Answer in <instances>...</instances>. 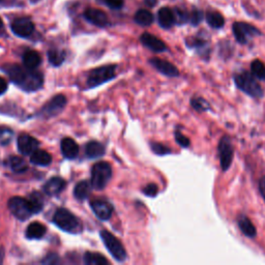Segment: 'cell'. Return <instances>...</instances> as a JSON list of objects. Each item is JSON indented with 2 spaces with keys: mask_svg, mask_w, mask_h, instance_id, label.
<instances>
[{
  "mask_svg": "<svg viewBox=\"0 0 265 265\" xmlns=\"http://www.w3.org/2000/svg\"><path fill=\"white\" fill-rule=\"evenodd\" d=\"M41 62H42V57L36 51L29 50V51H27V52L24 53L23 63H24V66L27 69L35 70L36 68H38L41 65Z\"/></svg>",
  "mask_w": 265,
  "mask_h": 265,
  "instance_id": "cell-21",
  "label": "cell"
},
{
  "mask_svg": "<svg viewBox=\"0 0 265 265\" xmlns=\"http://www.w3.org/2000/svg\"><path fill=\"white\" fill-rule=\"evenodd\" d=\"M140 41L146 48L150 49L153 52H164L167 49L166 45L164 44L163 41H161L160 39L157 38V36H154L148 32L143 33L141 35Z\"/></svg>",
  "mask_w": 265,
  "mask_h": 265,
  "instance_id": "cell-16",
  "label": "cell"
},
{
  "mask_svg": "<svg viewBox=\"0 0 265 265\" xmlns=\"http://www.w3.org/2000/svg\"><path fill=\"white\" fill-rule=\"evenodd\" d=\"M158 186L157 185H154V184H149L148 186H146L145 189L143 190L144 192V194L146 196H148V197H154V196H157L158 194Z\"/></svg>",
  "mask_w": 265,
  "mask_h": 265,
  "instance_id": "cell-39",
  "label": "cell"
},
{
  "mask_svg": "<svg viewBox=\"0 0 265 265\" xmlns=\"http://www.w3.org/2000/svg\"><path fill=\"white\" fill-rule=\"evenodd\" d=\"M53 222L61 230L66 232L74 233L79 230L80 223L77 220V217L65 208H60L57 210L55 215H54Z\"/></svg>",
  "mask_w": 265,
  "mask_h": 265,
  "instance_id": "cell-4",
  "label": "cell"
},
{
  "mask_svg": "<svg viewBox=\"0 0 265 265\" xmlns=\"http://www.w3.org/2000/svg\"><path fill=\"white\" fill-rule=\"evenodd\" d=\"M218 155L223 171H227L230 168L233 160V146L231 139L228 136H224L218 144Z\"/></svg>",
  "mask_w": 265,
  "mask_h": 265,
  "instance_id": "cell-9",
  "label": "cell"
},
{
  "mask_svg": "<svg viewBox=\"0 0 265 265\" xmlns=\"http://www.w3.org/2000/svg\"><path fill=\"white\" fill-rule=\"evenodd\" d=\"M135 22L141 26H149L153 22V16L147 10H139L135 14Z\"/></svg>",
  "mask_w": 265,
  "mask_h": 265,
  "instance_id": "cell-27",
  "label": "cell"
},
{
  "mask_svg": "<svg viewBox=\"0 0 265 265\" xmlns=\"http://www.w3.org/2000/svg\"><path fill=\"white\" fill-rule=\"evenodd\" d=\"M104 1L109 7L113 8V10H120L123 5V0H104Z\"/></svg>",
  "mask_w": 265,
  "mask_h": 265,
  "instance_id": "cell-40",
  "label": "cell"
},
{
  "mask_svg": "<svg viewBox=\"0 0 265 265\" xmlns=\"http://www.w3.org/2000/svg\"><path fill=\"white\" fill-rule=\"evenodd\" d=\"M14 133L8 127L0 126V145H6L13 139Z\"/></svg>",
  "mask_w": 265,
  "mask_h": 265,
  "instance_id": "cell-34",
  "label": "cell"
},
{
  "mask_svg": "<svg viewBox=\"0 0 265 265\" xmlns=\"http://www.w3.org/2000/svg\"><path fill=\"white\" fill-rule=\"evenodd\" d=\"M6 165L16 173H22L28 169L26 162L19 157H10L6 161Z\"/></svg>",
  "mask_w": 265,
  "mask_h": 265,
  "instance_id": "cell-26",
  "label": "cell"
},
{
  "mask_svg": "<svg viewBox=\"0 0 265 265\" xmlns=\"http://www.w3.org/2000/svg\"><path fill=\"white\" fill-rule=\"evenodd\" d=\"M202 18H203L202 12L199 11V10H196V8H194L193 12H192L191 15H190L189 21L191 22L192 25L197 26L201 21H202Z\"/></svg>",
  "mask_w": 265,
  "mask_h": 265,
  "instance_id": "cell-36",
  "label": "cell"
},
{
  "mask_svg": "<svg viewBox=\"0 0 265 265\" xmlns=\"http://www.w3.org/2000/svg\"><path fill=\"white\" fill-rule=\"evenodd\" d=\"M84 18L91 24H94L98 27H105L109 23L107 15L103 11L97 10V8H94V7L87 8V10L84 12Z\"/></svg>",
  "mask_w": 265,
  "mask_h": 265,
  "instance_id": "cell-13",
  "label": "cell"
},
{
  "mask_svg": "<svg viewBox=\"0 0 265 265\" xmlns=\"http://www.w3.org/2000/svg\"><path fill=\"white\" fill-rule=\"evenodd\" d=\"M115 66H106L96 69L89 74L87 84L89 87H96L98 85H102L103 83H106L107 81H110L115 77Z\"/></svg>",
  "mask_w": 265,
  "mask_h": 265,
  "instance_id": "cell-6",
  "label": "cell"
},
{
  "mask_svg": "<svg viewBox=\"0 0 265 265\" xmlns=\"http://www.w3.org/2000/svg\"><path fill=\"white\" fill-rule=\"evenodd\" d=\"M66 58V53L60 50H50L48 52V59L51 65L58 67L61 63L65 61Z\"/></svg>",
  "mask_w": 265,
  "mask_h": 265,
  "instance_id": "cell-32",
  "label": "cell"
},
{
  "mask_svg": "<svg viewBox=\"0 0 265 265\" xmlns=\"http://www.w3.org/2000/svg\"><path fill=\"white\" fill-rule=\"evenodd\" d=\"M112 176L111 166L106 162H98L91 169V185L96 190H103L106 188Z\"/></svg>",
  "mask_w": 265,
  "mask_h": 265,
  "instance_id": "cell-3",
  "label": "cell"
},
{
  "mask_svg": "<svg viewBox=\"0 0 265 265\" xmlns=\"http://www.w3.org/2000/svg\"><path fill=\"white\" fill-rule=\"evenodd\" d=\"M5 71L14 83L25 91L38 90L43 85V76L34 70L14 65L6 68Z\"/></svg>",
  "mask_w": 265,
  "mask_h": 265,
  "instance_id": "cell-1",
  "label": "cell"
},
{
  "mask_svg": "<svg viewBox=\"0 0 265 265\" xmlns=\"http://www.w3.org/2000/svg\"><path fill=\"white\" fill-rule=\"evenodd\" d=\"M85 152H86L88 158L96 159V158H100L102 155H104L105 148H104V146L100 144L99 142L91 141L86 145Z\"/></svg>",
  "mask_w": 265,
  "mask_h": 265,
  "instance_id": "cell-24",
  "label": "cell"
},
{
  "mask_svg": "<svg viewBox=\"0 0 265 265\" xmlns=\"http://www.w3.org/2000/svg\"><path fill=\"white\" fill-rule=\"evenodd\" d=\"M91 187H93V185H91V182L89 181L83 180L79 182V184L75 187L74 196L78 200H85L90 194Z\"/></svg>",
  "mask_w": 265,
  "mask_h": 265,
  "instance_id": "cell-25",
  "label": "cell"
},
{
  "mask_svg": "<svg viewBox=\"0 0 265 265\" xmlns=\"http://www.w3.org/2000/svg\"><path fill=\"white\" fill-rule=\"evenodd\" d=\"M173 14H174L175 23H177V24H185L189 21L190 16L188 15V13L186 11H182L181 8L175 7L174 11H173Z\"/></svg>",
  "mask_w": 265,
  "mask_h": 265,
  "instance_id": "cell-35",
  "label": "cell"
},
{
  "mask_svg": "<svg viewBox=\"0 0 265 265\" xmlns=\"http://www.w3.org/2000/svg\"><path fill=\"white\" fill-rule=\"evenodd\" d=\"M237 224H239L240 229L245 236L254 239L256 234H257L255 226L253 225L250 218L246 217L245 216H240L239 218H237Z\"/></svg>",
  "mask_w": 265,
  "mask_h": 265,
  "instance_id": "cell-20",
  "label": "cell"
},
{
  "mask_svg": "<svg viewBox=\"0 0 265 265\" xmlns=\"http://www.w3.org/2000/svg\"><path fill=\"white\" fill-rule=\"evenodd\" d=\"M7 89V83H6V81L0 77V96L3 95L5 91Z\"/></svg>",
  "mask_w": 265,
  "mask_h": 265,
  "instance_id": "cell-43",
  "label": "cell"
},
{
  "mask_svg": "<svg viewBox=\"0 0 265 265\" xmlns=\"http://www.w3.org/2000/svg\"><path fill=\"white\" fill-rule=\"evenodd\" d=\"M2 27H3V22L1 20V18H0V28H2Z\"/></svg>",
  "mask_w": 265,
  "mask_h": 265,
  "instance_id": "cell-46",
  "label": "cell"
},
{
  "mask_svg": "<svg viewBox=\"0 0 265 265\" xmlns=\"http://www.w3.org/2000/svg\"><path fill=\"white\" fill-rule=\"evenodd\" d=\"M3 259H4V249L2 246H0V264L3 262Z\"/></svg>",
  "mask_w": 265,
  "mask_h": 265,
  "instance_id": "cell-45",
  "label": "cell"
},
{
  "mask_svg": "<svg viewBox=\"0 0 265 265\" xmlns=\"http://www.w3.org/2000/svg\"><path fill=\"white\" fill-rule=\"evenodd\" d=\"M158 21L160 26L163 27V28H171L175 23V18L173 11H171L169 7H162L158 13Z\"/></svg>",
  "mask_w": 265,
  "mask_h": 265,
  "instance_id": "cell-18",
  "label": "cell"
},
{
  "mask_svg": "<svg viewBox=\"0 0 265 265\" xmlns=\"http://www.w3.org/2000/svg\"><path fill=\"white\" fill-rule=\"evenodd\" d=\"M11 28L12 31L20 38H28L34 31V25L29 18L22 17L13 21Z\"/></svg>",
  "mask_w": 265,
  "mask_h": 265,
  "instance_id": "cell-11",
  "label": "cell"
},
{
  "mask_svg": "<svg viewBox=\"0 0 265 265\" xmlns=\"http://www.w3.org/2000/svg\"><path fill=\"white\" fill-rule=\"evenodd\" d=\"M233 33L236 41L240 44H246L250 39L259 35L260 31L256 27L243 22H236L233 24Z\"/></svg>",
  "mask_w": 265,
  "mask_h": 265,
  "instance_id": "cell-8",
  "label": "cell"
},
{
  "mask_svg": "<svg viewBox=\"0 0 265 265\" xmlns=\"http://www.w3.org/2000/svg\"><path fill=\"white\" fill-rule=\"evenodd\" d=\"M175 140L181 146V147H189L190 146V139L187 138L185 135H182L179 132L175 133Z\"/></svg>",
  "mask_w": 265,
  "mask_h": 265,
  "instance_id": "cell-38",
  "label": "cell"
},
{
  "mask_svg": "<svg viewBox=\"0 0 265 265\" xmlns=\"http://www.w3.org/2000/svg\"><path fill=\"white\" fill-rule=\"evenodd\" d=\"M66 188V181L60 177H53L46 182L44 186V191L49 196H55L63 191Z\"/></svg>",
  "mask_w": 265,
  "mask_h": 265,
  "instance_id": "cell-17",
  "label": "cell"
},
{
  "mask_svg": "<svg viewBox=\"0 0 265 265\" xmlns=\"http://www.w3.org/2000/svg\"><path fill=\"white\" fill-rule=\"evenodd\" d=\"M259 191H260L261 196L263 197L265 201V176H263L259 181Z\"/></svg>",
  "mask_w": 265,
  "mask_h": 265,
  "instance_id": "cell-42",
  "label": "cell"
},
{
  "mask_svg": "<svg viewBox=\"0 0 265 265\" xmlns=\"http://www.w3.org/2000/svg\"><path fill=\"white\" fill-rule=\"evenodd\" d=\"M2 1V0H0V2H1Z\"/></svg>",
  "mask_w": 265,
  "mask_h": 265,
  "instance_id": "cell-47",
  "label": "cell"
},
{
  "mask_svg": "<svg viewBox=\"0 0 265 265\" xmlns=\"http://www.w3.org/2000/svg\"><path fill=\"white\" fill-rule=\"evenodd\" d=\"M66 104H67V98L65 96L58 95L56 96H54L47 105L43 107L41 115L47 118L56 116L63 110Z\"/></svg>",
  "mask_w": 265,
  "mask_h": 265,
  "instance_id": "cell-10",
  "label": "cell"
},
{
  "mask_svg": "<svg viewBox=\"0 0 265 265\" xmlns=\"http://www.w3.org/2000/svg\"><path fill=\"white\" fill-rule=\"evenodd\" d=\"M46 228L44 225L38 222L31 223L26 230V237L29 240H40L45 235Z\"/></svg>",
  "mask_w": 265,
  "mask_h": 265,
  "instance_id": "cell-23",
  "label": "cell"
},
{
  "mask_svg": "<svg viewBox=\"0 0 265 265\" xmlns=\"http://www.w3.org/2000/svg\"><path fill=\"white\" fill-rule=\"evenodd\" d=\"M30 162L38 166H48L52 163V157L47 151L36 149L34 152L31 153Z\"/></svg>",
  "mask_w": 265,
  "mask_h": 265,
  "instance_id": "cell-22",
  "label": "cell"
},
{
  "mask_svg": "<svg viewBox=\"0 0 265 265\" xmlns=\"http://www.w3.org/2000/svg\"><path fill=\"white\" fill-rule=\"evenodd\" d=\"M57 262H58V257H57L56 255H54V254L48 255L47 257H46L43 260V263H46V264H55Z\"/></svg>",
  "mask_w": 265,
  "mask_h": 265,
  "instance_id": "cell-41",
  "label": "cell"
},
{
  "mask_svg": "<svg viewBox=\"0 0 265 265\" xmlns=\"http://www.w3.org/2000/svg\"><path fill=\"white\" fill-rule=\"evenodd\" d=\"M39 141L29 135H22L18 139V149L24 155H29L39 147Z\"/></svg>",
  "mask_w": 265,
  "mask_h": 265,
  "instance_id": "cell-14",
  "label": "cell"
},
{
  "mask_svg": "<svg viewBox=\"0 0 265 265\" xmlns=\"http://www.w3.org/2000/svg\"><path fill=\"white\" fill-rule=\"evenodd\" d=\"M191 105L196 111H199V112L207 111L210 108L209 104L202 97H193L191 99Z\"/></svg>",
  "mask_w": 265,
  "mask_h": 265,
  "instance_id": "cell-33",
  "label": "cell"
},
{
  "mask_svg": "<svg viewBox=\"0 0 265 265\" xmlns=\"http://www.w3.org/2000/svg\"><path fill=\"white\" fill-rule=\"evenodd\" d=\"M150 65L157 69L160 72L168 77H177L179 75V71L176 69L175 66H173L169 61L163 60L160 58H151L149 60Z\"/></svg>",
  "mask_w": 265,
  "mask_h": 265,
  "instance_id": "cell-15",
  "label": "cell"
},
{
  "mask_svg": "<svg viewBox=\"0 0 265 265\" xmlns=\"http://www.w3.org/2000/svg\"><path fill=\"white\" fill-rule=\"evenodd\" d=\"M8 208L11 213L20 221H25L29 218L33 214L29 206L28 200L21 197H13L8 201Z\"/></svg>",
  "mask_w": 265,
  "mask_h": 265,
  "instance_id": "cell-7",
  "label": "cell"
},
{
  "mask_svg": "<svg viewBox=\"0 0 265 265\" xmlns=\"http://www.w3.org/2000/svg\"><path fill=\"white\" fill-rule=\"evenodd\" d=\"M151 149L153 152H155L159 155L168 154L171 152V150L168 147H166L165 145H163L161 143H151Z\"/></svg>",
  "mask_w": 265,
  "mask_h": 265,
  "instance_id": "cell-37",
  "label": "cell"
},
{
  "mask_svg": "<svg viewBox=\"0 0 265 265\" xmlns=\"http://www.w3.org/2000/svg\"><path fill=\"white\" fill-rule=\"evenodd\" d=\"M61 152L67 159H75L79 153V146L72 138H65L61 141Z\"/></svg>",
  "mask_w": 265,
  "mask_h": 265,
  "instance_id": "cell-19",
  "label": "cell"
},
{
  "mask_svg": "<svg viewBox=\"0 0 265 265\" xmlns=\"http://www.w3.org/2000/svg\"><path fill=\"white\" fill-rule=\"evenodd\" d=\"M206 20H207V23L209 24V26L213 27V28H216V29L222 28L225 24L224 17L217 12L207 13Z\"/></svg>",
  "mask_w": 265,
  "mask_h": 265,
  "instance_id": "cell-28",
  "label": "cell"
},
{
  "mask_svg": "<svg viewBox=\"0 0 265 265\" xmlns=\"http://www.w3.org/2000/svg\"><path fill=\"white\" fill-rule=\"evenodd\" d=\"M251 71L255 78L265 81V65L261 60H254L251 65Z\"/></svg>",
  "mask_w": 265,
  "mask_h": 265,
  "instance_id": "cell-31",
  "label": "cell"
},
{
  "mask_svg": "<svg viewBox=\"0 0 265 265\" xmlns=\"http://www.w3.org/2000/svg\"><path fill=\"white\" fill-rule=\"evenodd\" d=\"M27 200H28L29 206H30L33 214H39L43 209L44 199L40 193H36V192H34V193L30 194L29 198Z\"/></svg>",
  "mask_w": 265,
  "mask_h": 265,
  "instance_id": "cell-30",
  "label": "cell"
},
{
  "mask_svg": "<svg viewBox=\"0 0 265 265\" xmlns=\"http://www.w3.org/2000/svg\"><path fill=\"white\" fill-rule=\"evenodd\" d=\"M100 237L107 250L117 261H123L126 258V252L121 242L116 237L108 231H100Z\"/></svg>",
  "mask_w": 265,
  "mask_h": 265,
  "instance_id": "cell-5",
  "label": "cell"
},
{
  "mask_svg": "<svg viewBox=\"0 0 265 265\" xmlns=\"http://www.w3.org/2000/svg\"><path fill=\"white\" fill-rule=\"evenodd\" d=\"M91 209L96 214V216L99 218V220L106 221L108 218H110L113 208L110 203H108L107 201L104 200H96L90 203Z\"/></svg>",
  "mask_w": 265,
  "mask_h": 265,
  "instance_id": "cell-12",
  "label": "cell"
},
{
  "mask_svg": "<svg viewBox=\"0 0 265 265\" xmlns=\"http://www.w3.org/2000/svg\"><path fill=\"white\" fill-rule=\"evenodd\" d=\"M84 262L87 265H107L109 262L103 255L87 252L84 255Z\"/></svg>",
  "mask_w": 265,
  "mask_h": 265,
  "instance_id": "cell-29",
  "label": "cell"
},
{
  "mask_svg": "<svg viewBox=\"0 0 265 265\" xmlns=\"http://www.w3.org/2000/svg\"><path fill=\"white\" fill-rule=\"evenodd\" d=\"M234 82L241 91L254 98L262 97L264 95L263 88L249 72H241L240 74H236L234 76Z\"/></svg>",
  "mask_w": 265,
  "mask_h": 265,
  "instance_id": "cell-2",
  "label": "cell"
},
{
  "mask_svg": "<svg viewBox=\"0 0 265 265\" xmlns=\"http://www.w3.org/2000/svg\"><path fill=\"white\" fill-rule=\"evenodd\" d=\"M144 2L146 3V5L153 7V6H155V4H157L158 0H144Z\"/></svg>",
  "mask_w": 265,
  "mask_h": 265,
  "instance_id": "cell-44",
  "label": "cell"
}]
</instances>
